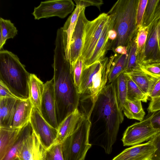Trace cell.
<instances>
[{
	"label": "cell",
	"mask_w": 160,
	"mask_h": 160,
	"mask_svg": "<svg viewBox=\"0 0 160 160\" xmlns=\"http://www.w3.org/2000/svg\"><path fill=\"white\" fill-rule=\"evenodd\" d=\"M117 102L115 81L107 84L100 93L88 117L91 122L89 140L110 154L123 115Z\"/></svg>",
	"instance_id": "6da1fadb"
},
{
	"label": "cell",
	"mask_w": 160,
	"mask_h": 160,
	"mask_svg": "<svg viewBox=\"0 0 160 160\" xmlns=\"http://www.w3.org/2000/svg\"><path fill=\"white\" fill-rule=\"evenodd\" d=\"M54 50V90L58 126L78 108L79 96L73 80L71 64L65 58L62 32L58 31Z\"/></svg>",
	"instance_id": "7a4b0ae2"
},
{
	"label": "cell",
	"mask_w": 160,
	"mask_h": 160,
	"mask_svg": "<svg viewBox=\"0 0 160 160\" xmlns=\"http://www.w3.org/2000/svg\"><path fill=\"white\" fill-rule=\"evenodd\" d=\"M139 0H118L107 13L108 16L109 28L117 33L115 40L109 50L114 51L117 47H127L136 36V13Z\"/></svg>",
	"instance_id": "3957f363"
},
{
	"label": "cell",
	"mask_w": 160,
	"mask_h": 160,
	"mask_svg": "<svg viewBox=\"0 0 160 160\" xmlns=\"http://www.w3.org/2000/svg\"><path fill=\"white\" fill-rule=\"evenodd\" d=\"M111 63L110 58L88 66L84 65L80 86L78 90L79 103L82 108L89 106L88 114H90L98 96L107 85Z\"/></svg>",
	"instance_id": "277c9868"
},
{
	"label": "cell",
	"mask_w": 160,
	"mask_h": 160,
	"mask_svg": "<svg viewBox=\"0 0 160 160\" xmlns=\"http://www.w3.org/2000/svg\"><path fill=\"white\" fill-rule=\"evenodd\" d=\"M30 74L17 55L7 50L0 51V80L19 99L29 98Z\"/></svg>",
	"instance_id": "5b68a950"
},
{
	"label": "cell",
	"mask_w": 160,
	"mask_h": 160,
	"mask_svg": "<svg viewBox=\"0 0 160 160\" xmlns=\"http://www.w3.org/2000/svg\"><path fill=\"white\" fill-rule=\"evenodd\" d=\"M91 122L86 115L80 122L73 133L62 143L64 160H84L92 146L89 137Z\"/></svg>",
	"instance_id": "8992f818"
},
{
	"label": "cell",
	"mask_w": 160,
	"mask_h": 160,
	"mask_svg": "<svg viewBox=\"0 0 160 160\" xmlns=\"http://www.w3.org/2000/svg\"><path fill=\"white\" fill-rule=\"evenodd\" d=\"M108 18L107 13H103L93 20L88 21L86 25L84 44L81 55L85 66L92 54Z\"/></svg>",
	"instance_id": "52a82bcc"
},
{
	"label": "cell",
	"mask_w": 160,
	"mask_h": 160,
	"mask_svg": "<svg viewBox=\"0 0 160 160\" xmlns=\"http://www.w3.org/2000/svg\"><path fill=\"white\" fill-rule=\"evenodd\" d=\"M152 114L142 121L128 127L125 131L122 140L124 146H133L150 140L159 132L152 127L150 122Z\"/></svg>",
	"instance_id": "ba28073f"
},
{
	"label": "cell",
	"mask_w": 160,
	"mask_h": 160,
	"mask_svg": "<svg viewBox=\"0 0 160 160\" xmlns=\"http://www.w3.org/2000/svg\"><path fill=\"white\" fill-rule=\"evenodd\" d=\"M160 19H159L149 25L148 34L143 50L137 58L139 65H144L160 62Z\"/></svg>",
	"instance_id": "9c48e42d"
},
{
	"label": "cell",
	"mask_w": 160,
	"mask_h": 160,
	"mask_svg": "<svg viewBox=\"0 0 160 160\" xmlns=\"http://www.w3.org/2000/svg\"><path fill=\"white\" fill-rule=\"evenodd\" d=\"M74 7L71 0L46 1L35 7L32 14L36 20L54 16L64 18L72 12Z\"/></svg>",
	"instance_id": "30bf717a"
},
{
	"label": "cell",
	"mask_w": 160,
	"mask_h": 160,
	"mask_svg": "<svg viewBox=\"0 0 160 160\" xmlns=\"http://www.w3.org/2000/svg\"><path fill=\"white\" fill-rule=\"evenodd\" d=\"M30 122L34 132L45 149L54 143L57 135V129L50 125L33 107Z\"/></svg>",
	"instance_id": "8fae6325"
},
{
	"label": "cell",
	"mask_w": 160,
	"mask_h": 160,
	"mask_svg": "<svg viewBox=\"0 0 160 160\" xmlns=\"http://www.w3.org/2000/svg\"><path fill=\"white\" fill-rule=\"evenodd\" d=\"M85 8L80 13L73 32L67 60L71 66L81 55L84 44L85 28L88 21L85 14Z\"/></svg>",
	"instance_id": "7c38bea8"
},
{
	"label": "cell",
	"mask_w": 160,
	"mask_h": 160,
	"mask_svg": "<svg viewBox=\"0 0 160 160\" xmlns=\"http://www.w3.org/2000/svg\"><path fill=\"white\" fill-rule=\"evenodd\" d=\"M41 104V115L52 126L58 127L56 111L53 78L45 83Z\"/></svg>",
	"instance_id": "4fadbf2b"
},
{
	"label": "cell",
	"mask_w": 160,
	"mask_h": 160,
	"mask_svg": "<svg viewBox=\"0 0 160 160\" xmlns=\"http://www.w3.org/2000/svg\"><path fill=\"white\" fill-rule=\"evenodd\" d=\"M156 148L152 141L127 148L112 160H150Z\"/></svg>",
	"instance_id": "5bb4252c"
},
{
	"label": "cell",
	"mask_w": 160,
	"mask_h": 160,
	"mask_svg": "<svg viewBox=\"0 0 160 160\" xmlns=\"http://www.w3.org/2000/svg\"><path fill=\"white\" fill-rule=\"evenodd\" d=\"M45 149L33 130L17 155V158L19 160H41Z\"/></svg>",
	"instance_id": "9a60e30c"
},
{
	"label": "cell",
	"mask_w": 160,
	"mask_h": 160,
	"mask_svg": "<svg viewBox=\"0 0 160 160\" xmlns=\"http://www.w3.org/2000/svg\"><path fill=\"white\" fill-rule=\"evenodd\" d=\"M85 115L78 108L67 116L58 126L54 143H62L73 133Z\"/></svg>",
	"instance_id": "2e32d148"
},
{
	"label": "cell",
	"mask_w": 160,
	"mask_h": 160,
	"mask_svg": "<svg viewBox=\"0 0 160 160\" xmlns=\"http://www.w3.org/2000/svg\"><path fill=\"white\" fill-rule=\"evenodd\" d=\"M33 107L29 98L18 99L10 128H21L29 122Z\"/></svg>",
	"instance_id": "e0dca14e"
},
{
	"label": "cell",
	"mask_w": 160,
	"mask_h": 160,
	"mask_svg": "<svg viewBox=\"0 0 160 160\" xmlns=\"http://www.w3.org/2000/svg\"><path fill=\"white\" fill-rule=\"evenodd\" d=\"M84 8L82 6H76L75 8L68 18L63 26L61 28L62 30L65 58L66 60L69 50L72 35L78 17L81 11Z\"/></svg>",
	"instance_id": "ac0fdd59"
},
{
	"label": "cell",
	"mask_w": 160,
	"mask_h": 160,
	"mask_svg": "<svg viewBox=\"0 0 160 160\" xmlns=\"http://www.w3.org/2000/svg\"><path fill=\"white\" fill-rule=\"evenodd\" d=\"M45 84L36 75L31 73L29 83V99L33 106L41 113V104Z\"/></svg>",
	"instance_id": "d6986e66"
},
{
	"label": "cell",
	"mask_w": 160,
	"mask_h": 160,
	"mask_svg": "<svg viewBox=\"0 0 160 160\" xmlns=\"http://www.w3.org/2000/svg\"><path fill=\"white\" fill-rule=\"evenodd\" d=\"M125 73L149 97L155 84L160 78L149 75L144 72L142 69L131 73Z\"/></svg>",
	"instance_id": "ffe728a7"
},
{
	"label": "cell",
	"mask_w": 160,
	"mask_h": 160,
	"mask_svg": "<svg viewBox=\"0 0 160 160\" xmlns=\"http://www.w3.org/2000/svg\"><path fill=\"white\" fill-rule=\"evenodd\" d=\"M33 129L30 121L21 128L18 137L2 160H14Z\"/></svg>",
	"instance_id": "44dd1931"
},
{
	"label": "cell",
	"mask_w": 160,
	"mask_h": 160,
	"mask_svg": "<svg viewBox=\"0 0 160 160\" xmlns=\"http://www.w3.org/2000/svg\"><path fill=\"white\" fill-rule=\"evenodd\" d=\"M109 30L108 21L96 44L92 54L85 66H88L96 62L101 61L106 58L105 55L108 51Z\"/></svg>",
	"instance_id": "7402d4cb"
},
{
	"label": "cell",
	"mask_w": 160,
	"mask_h": 160,
	"mask_svg": "<svg viewBox=\"0 0 160 160\" xmlns=\"http://www.w3.org/2000/svg\"><path fill=\"white\" fill-rule=\"evenodd\" d=\"M18 99L0 98V128H10Z\"/></svg>",
	"instance_id": "603a6c76"
},
{
	"label": "cell",
	"mask_w": 160,
	"mask_h": 160,
	"mask_svg": "<svg viewBox=\"0 0 160 160\" xmlns=\"http://www.w3.org/2000/svg\"><path fill=\"white\" fill-rule=\"evenodd\" d=\"M21 128H0V160H2L16 140Z\"/></svg>",
	"instance_id": "cb8c5ba5"
},
{
	"label": "cell",
	"mask_w": 160,
	"mask_h": 160,
	"mask_svg": "<svg viewBox=\"0 0 160 160\" xmlns=\"http://www.w3.org/2000/svg\"><path fill=\"white\" fill-rule=\"evenodd\" d=\"M128 54L121 55L115 53L110 57L111 63L108 78V83L114 81L118 77L124 72L127 67Z\"/></svg>",
	"instance_id": "d4e9b609"
},
{
	"label": "cell",
	"mask_w": 160,
	"mask_h": 160,
	"mask_svg": "<svg viewBox=\"0 0 160 160\" xmlns=\"http://www.w3.org/2000/svg\"><path fill=\"white\" fill-rule=\"evenodd\" d=\"M125 116L128 118L142 121L144 118V112L140 101H132L127 100L122 109Z\"/></svg>",
	"instance_id": "484cf974"
},
{
	"label": "cell",
	"mask_w": 160,
	"mask_h": 160,
	"mask_svg": "<svg viewBox=\"0 0 160 160\" xmlns=\"http://www.w3.org/2000/svg\"><path fill=\"white\" fill-rule=\"evenodd\" d=\"M18 30L10 20L0 18V49L2 50L6 40L13 38L17 34Z\"/></svg>",
	"instance_id": "4316f807"
},
{
	"label": "cell",
	"mask_w": 160,
	"mask_h": 160,
	"mask_svg": "<svg viewBox=\"0 0 160 160\" xmlns=\"http://www.w3.org/2000/svg\"><path fill=\"white\" fill-rule=\"evenodd\" d=\"M136 36L127 47L128 60L127 67L124 71L125 73H130L141 69L137 60V49Z\"/></svg>",
	"instance_id": "83f0119b"
},
{
	"label": "cell",
	"mask_w": 160,
	"mask_h": 160,
	"mask_svg": "<svg viewBox=\"0 0 160 160\" xmlns=\"http://www.w3.org/2000/svg\"><path fill=\"white\" fill-rule=\"evenodd\" d=\"M117 102L120 109H122L127 100V78L123 72L120 75L115 81Z\"/></svg>",
	"instance_id": "f1b7e54d"
},
{
	"label": "cell",
	"mask_w": 160,
	"mask_h": 160,
	"mask_svg": "<svg viewBox=\"0 0 160 160\" xmlns=\"http://www.w3.org/2000/svg\"><path fill=\"white\" fill-rule=\"evenodd\" d=\"M126 74L127 81V99L132 101H140L146 102L149 96L143 92L132 80Z\"/></svg>",
	"instance_id": "f546056e"
},
{
	"label": "cell",
	"mask_w": 160,
	"mask_h": 160,
	"mask_svg": "<svg viewBox=\"0 0 160 160\" xmlns=\"http://www.w3.org/2000/svg\"><path fill=\"white\" fill-rule=\"evenodd\" d=\"M41 160H64L62 143H53L44 150Z\"/></svg>",
	"instance_id": "4dcf8cb0"
},
{
	"label": "cell",
	"mask_w": 160,
	"mask_h": 160,
	"mask_svg": "<svg viewBox=\"0 0 160 160\" xmlns=\"http://www.w3.org/2000/svg\"><path fill=\"white\" fill-rule=\"evenodd\" d=\"M84 65L82 57L80 56L76 62L71 66L72 73L74 85L78 91L79 88Z\"/></svg>",
	"instance_id": "1f68e13d"
},
{
	"label": "cell",
	"mask_w": 160,
	"mask_h": 160,
	"mask_svg": "<svg viewBox=\"0 0 160 160\" xmlns=\"http://www.w3.org/2000/svg\"><path fill=\"white\" fill-rule=\"evenodd\" d=\"M158 1V0H148L141 26L147 27L152 22Z\"/></svg>",
	"instance_id": "d6a6232c"
},
{
	"label": "cell",
	"mask_w": 160,
	"mask_h": 160,
	"mask_svg": "<svg viewBox=\"0 0 160 160\" xmlns=\"http://www.w3.org/2000/svg\"><path fill=\"white\" fill-rule=\"evenodd\" d=\"M149 25L140 26L138 29L136 36L137 49V58L143 52L148 34Z\"/></svg>",
	"instance_id": "836d02e7"
},
{
	"label": "cell",
	"mask_w": 160,
	"mask_h": 160,
	"mask_svg": "<svg viewBox=\"0 0 160 160\" xmlns=\"http://www.w3.org/2000/svg\"><path fill=\"white\" fill-rule=\"evenodd\" d=\"M142 70L149 75L157 78H160V62L141 65Z\"/></svg>",
	"instance_id": "e575fe53"
},
{
	"label": "cell",
	"mask_w": 160,
	"mask_h": 160,
	"mask_svg": "<svg viewBox=\"0 0 160 160\" xmlns=\"http://www.w3.org/2000/svg\"><path fill=\"white\" fill-rule=\"evenodd\" d=\"M148 0H139L136 13V25L138 28L141 25Z\"/></svg>",
	"instance_id": "d590c367"
},
{
	"label": "cell",
	"mask_w": 160,
	"mask_h": 160,
	"mask_svg": "<svg viewBox=\"0 0 160 160\" xmlns=\"http://www.w3.org/2000/svg\"><path fill=\"white\" fill-rule=\"evenodd\" d=\"M156 149L150 160H160V132L150 139Z\"/></svg>",
	"instance_id": "8d00e7d4"
},
{
	"label": "cell",
	"mask_w": 160,
	"mask_h": 160,
	"mask_svg": "<svg viewBox=\"0 0 160 160\" xmlns=\"http://www.w3.org/2000/svg\"><path fill=\"white\" fill-rule=\"evenodd\" d=\"M76 6H81L85 8L89 6H96L100 10L101 6L103 4L102 0H74Z\"/></svg>",
	"instance_id": "74e56055"
},
{
	"label": "cell",
	"mask_w": 160,
	"mask_h": 160,
	"mask_svg": "<svg viewBox=\"0 0 160 160\" xmlns=\"http://www.w3.org/2000/svg\"><path fill=\"white\" fill-rule=\"evenodd\" d=\"M12 98L19 99L0 80V98Z\"/></svg>",
	"instance_id": "f35d334b"
},
{
	"label": "cell",
	"mask_w": 160,
	"mask_h": 160,
	"mask_svg": "<svg viewBox=\"0 0 160 160\" xmlns=\"http://www.w3.org/2000/svg\"><path fill=\"white\" fill-rule=\"evenodd\" d=\"M150 119L153 128L160 132V110L152 113Z\"/></svg>",
	"instance_id": "ab89813d"
},
{
	"label": "cell",
	"mask_w": 160,
	"mask_h": 160,
	"mask_svg": "<svg viewBox=\"0 0 160 160\" xmlns=\"http://www.w3.org/2000/svg\"><path fill=\"white\" fill-rule=\"evenodd\" d=\"M148 110L149 112L152 113L160 110V96L151 98Z\"/></svg>",
	"instance_id": "60d3db41"
},
{
	"label": "cell",
	"mask_w": 160,
	"mask_h": 160,
	"mask_svg": "<svg viewBox=\"0 0 160 160\" xmlns=\"http://www.w3.org/2000/svg\"><path fill=\"white\" fill-rule=\"evenodd\" d=\"M160 96V78L155 84L150 95L151 98Z\"/></svg>",
	"instance_id": "b9f144b4"
},
{
	"label": "cell",
	"mask_w": 160,
	"mask_h": 160,
	"mask_svg": "<svg viewBox=\"0 0 160 160\" xmlns=\"http://www.w3.org/2000/svg\"><path fill=\"white\" fill-rule=\"evenodd\" d=\"M113 51L115 53L121 55H126L128 53L127 47L122 46L117 47Z\"/></svg>",
	"instance_id": "7bdbcfd3"
},
{
	"label": "cell",
	"mask_w": 160,
	"mask_h": 160,
	"mask_svg": "<svg viewBox=\"0 0 160 160\" xmlns=\"http://www.w3.org/2000/svg\"><path fill=\"white\" fill-rule=\"evenodd\" d=\"M159 46L160 48V34L159 36Z\"/></svg>",
	"instance_id": "ee69618b"
},
{
	"label": "cell",
	"mask_w": 160,
	"mask_h": 160,
	"mask_svg": "<svg viewBox=\"0 0 160 160\" xmlns=\"http://www.w3.org/2000/svg\"><path fill=\"white\" fill-rule=\"evenodd\" d=\"M19 160L17 158H16L15 160Z\"/></svg>",
	"instance_id": "f6af8a7d"
}]
</instances>
